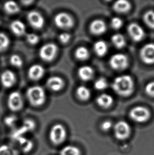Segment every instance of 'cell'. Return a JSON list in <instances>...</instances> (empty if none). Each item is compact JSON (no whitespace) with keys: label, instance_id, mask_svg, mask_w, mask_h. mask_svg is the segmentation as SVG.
Masks as SVG:
<instances>
[{"label":"cell","instance_id":"cell-1","mask_svg":"<svg viewBox=\"0 0 154 155\" xmlns=\"http://www.w3.org/2000/svg\"><path fill=\"white\" fill-rule=\"evenodd\" d=\"M112 87L117 94L121 97H128L133 92L134 83L130 76H119L114 80Z\"/></svg>","mask_w":154,"mask_h":155},{"label":"cell","instance_id":"cell-2","mask_svg":"<svg viewBox=\"0 0 154 155\" xmlns=\"http://www.w3.org/2000/svg\"><path fill=\"white\" fill-rule=\"evenodd\" d=\"M27 96L30 103L34 107H39L46 101V93L40 86H33L28 88Z\"/></svg>","mask_w":154,"mask_h":155},{"label":"cell","instance_id":"cell-3","mask_svg":"<svg viewBox=\"0 0 154 155\" xmlns=\"http://www.w3.org/2000/svg\"><path fill=\"white\" fill-rule=\"evenodd\" d=\"M50 140L54 145H60L67 138V131L61 124H56L53 126L49 134Z\"/></svg>","mask_w":154,"mask_h":155},{"label":"cell","instance_id":"cell-4","mask_svg":"<svg viewBox=\"0 0 154 155\" xmlns=\"http://www.w3.org/2000/svg\"><path fill=\"white\" fill-rule=\"evenodd\" d=\"M131 120L138 123L147 121L150 117V111L145 107L138 106L131 109L129 113Z\"/></svg>","mask_w":154,"mask_h":155},{"label":"cell","instance_id":"cell-5","mask_svg":"<svg viewBox=\"0 0 154 155\" xmlns=\"http://www.w3.org/2000/svg\"><path fill=\"white\" fill-rule=\"evenodd\" d=\"M58 47L53 43H48L42 46L39 51V56L43 61H51L56 56Z\"/></svg>","mask_w":154,"mask_h":155},{"label":"cell","instance_id":"cell-6","mask_svg":"<svg viewBox=\"0 0 154 155\" xmlns=\"http://www.w3.org/2000/svg\"><path fill=\"white\" fill-rule=\"evenodd\" d=\"M54 22L57 27L68 29L73 27V19L70 15L66 12H60L54 17Z\"/></svg>","mask_w":154,"mask_h":155},{"label":"cell","instance_id":"cell-7","mask_svg":"<svg viewBox=\"0 0 154 155\" xmlns=\"http://www.w3.org/2000/svg\"><path fill=\"white\" fill-rule=\"evenodd\" d=\"M115 137L119 140L128 138L130 134V127L127 122L119 121L114 126Z\"/></svg>","mask_w":154,"mask_h":155},{"label":"cell","instance_id":"cell-8","mask_svg":"<svg viewBox=\"0 0 154 155\" xmlns=\"http://www.w3.org/2000/svg\"><path fill=\"white\" fill-rule=\"evenodd\" d=\"M109 64L113 69L116 70H123L126 68L128 65V59L125 54H116L111 57Z\"/></svg>","mask_w":154,"mask_h":155},{"label":"cell","instance_id":"cell-9","mask_svg":"<svg viewBox=\"0 0 154 155\" xmlns=\"http://www.w3.org/2000/svg\"><path fill=\"white\" fill-rule=\"evenodd\" d=\"M142 61L146 64H154V44L148 43L144 45L140 51Z\"/></svg>","mask_w":154,"mask_h":155},{"label":"cell","instance_id":"cell-10","mask_svg":"<svg viewBox=\"0 0 154 155\" xmlns=\"http://www.w3.org/2000/svg\"><path fill=\"white\" fill-rule=\"evenodd\" d=\"M23 98L18 92H13L9 95L8 99V105L13 111H19L23 107Z\"/></svg>","mask_w":154,"mask_h":155},{"label":"cell","instance_id":"cell-11","mask_svg":"<svg viewBox=\"0 0 154 155\" xmlns=\"http://www.w3.org/2000/svg\"><path fill=\"white\" fill-rule=\"evenodd\" d=\"M127 31L130 38L136 42L141 41L145 36L144 29L137 23H130L128 27Z\"/></svg>","mask_w":154,"mask_h":155},{"label":"cell","instance_id":"cell-12","mask_svg":"<svg viewBox=\"0 0 154 155\" xmlns=\"http://www.w3.org/2000/svg\"><path fill=\"white\" fill-rule=\"evenodd\" d=\"M27 19L31 26L37 29H41L44 25L43 17L36 11H30L27 15Z\"/></svg>","mask_w":154,"mask_h":155},{"label":"cell","instance_id":"cell-13","mask_svg":"<svg viewBox=\"0 0 154 155\" xmlns=\"http://www.w3.org/2000/svg\"><path fill=\"white\" fill-rule=\"evenodd\" d=\"M15 82L16 77L14 73L11 71L6 70L1 75V82L2 85L6 88H10L13 86Z\"/></svg>","mask_w":154,"mask_h":155},{"label":"cell","instance_id":"cell-14","mask_svg":"<svg viewBox=\"0 0 154 155\" xmlns=\"http://www.w3.org/2000/svg\"><path fill=\"white\" fill-rule=\"evenodd\" d=\"M46 84L50 90L54 92H58L63 88L65 83L60 77L54 76L49 78Z\"/></svg>","mask_w":154,"mask_h":155},{"label":"cell","instance_id":"cell-15","mask_svg":"<svg viewBox=\"0 0 154 155\" xmlns=\"http://www.w3.org/2000/svg\"><path fill=\"white\" fill-rule=\"evenodd\" d=\"M90 31L95 35H101L107 30V25L104 21L99 19L92 21L89 27Z\"/></svg>","mask_w":154,"mask_h":155},{"label":"cell","instance_id":"cell-16","mask_svg":"<svg viewBox=\"0 0 154 155\" xmlns=\"http://www.w3.org/2000/svg\"><path fill=\"white\" fill-rule=\"evenodd\" d=\"M45 73V70L41 65L34 64L30 67L28 71V75L30 79L38 81L42 78Z\"/></svg>","mask_w":154,"mask_h":155},{"label":"cell","instance_id":"cell-17","mask_svg":"<svg viewBox=\"0 0 154 155\" xmlns=\"http://www.w3.org/2000/svg\"><path fill=\"white\" fill-rule=\"evenodd\" d=\"M94 74L92 68L87 65L80 67L78 71L79 78L84 81H88L91 80L94 76Z\"/></svg>","mask_w":154,"mask_h":155},{"label":"cell","instance_id":"cell-18","mask_svg":"<svg viewBox=\"0 0 154 155\" xmlns=\"http://www.w3.org/2000/svg\"><path fill=\"white\" fill-rule=\"evenodd\" d=\"M11 30L15 35L21 36L25 34L26 28L25 25L20 20H14L11 23Z\"/></svg>","mask_w":154,"mask_h":155},{"label":"cell","instance_id":"cell-19","mask_svg":"<svg viewBox=\"0 0 154 155\" xmlns=\"http://www.w3.org/2000/svg\"><path fill=\"white\" fill-rule=\"evenodd\" d=\"M94 50L98 56L102 57L104 56L108 52V47L105 41L103 40H99L94 44Z\"/></svg>","mask_w":154,"mask_h":155},{"label":"cell","instance_id":"cell-20","mask_svg":"<svg viewBox=\"0 0 154 155\" xmlns=\"http://www.w3.org/2000/svg\"><path fill=\"white\" fill-rule=\"evenodd\" d=\"M113 97L108 94H102L97 99V102L100 107L104 108H108L111 107L113 103Z\"/></svg>","mask_w":154,"mask_h":155},{"label":"cell","instance_id":"cell-21","mask_svg":"<svg viewBox=\"0 0 154 155\" xmlns=\"http://www.w3.org/2000/svg\"><path fill=\"white\" fill-rule=\"evenodd\" d=\"M130 8V3L126 0H119L114 4V9L117 12L124 13L128 12Z\"/></svg>","mask_w":154,"mask_h":155},{"label":"cell","instance_id":"cell-22","mask_svg":"<svg viewBox=\"0 0 154 155\" xmlns=\"http://www.w3.org/2000/svg\"><path fill=\"white\" fill-rule=\"evenodd\" d=\"M111 42L117 48L121 49L124 47L126 41L125 37L122 34H116L111 37Z\"/></svg>","mask_w":154,"mask_h":155},{"label":"cell","instance_id":"cell-23","mask_svg":"<svg viewBox=\"0 0 154 155\" xmlns=\"http://www.w3.org/2000/svg\"><path fill=\"white\" fill-rule=\"evenodd\" d=\"M77 95L79 99L82 101H86L89 99L91 95V92L89 88L83 85L78 87L76 91Z\"/></svg>","mask_w":154,"mask_h":155},{"label":"cell","instance_id":"cell-24","mask_svg":"<svg viewBox=\"0 0 154 155\" xmlns=\"http://www.w3.org/2000/svg\"><path fill=\"white\" fill-rule=\"evenodd\" d=\"M18 141H19L21 150L24 153L29 152L34 146V144L31 140L25 138L23 137L19 138Z\"/></svg>","mask_w":154,"mask_h":155},{"label":"cell","instance_id":"cell-25","mask_svg":"<svg viewBox=\"0 0 154 155\" xmlns=\"http://www.w3.org/2000/svg\"><path fill=\"white\" fill-rule=\"evenodd\" d=\"M75 57L79 61H85L89 57V52L85 47H80L75 51Z\"/></svg>","mask_w":154,"mask_h":155},{"label":"cell","instance_id":"cell-26","mask_svg":"<svg viewBox=\"0 0 154 155\" xmlns=\"http://www.w3.org/2000/svg\"><path fill=\"white\" fill-rule=\"evenodd\" d=\"M4 8L6 12L11 15L15 14L20 11L19 5L14 1H8L5 2Z\"/></svg>","mask_w":154,"mask_h":155},{"label":"cell","instance_id":"cell-27","mask_svg":"<svg viewBox=\"0 0 154 155\" xmlns=\"http://www.w3.org/2000/svg\"><path fill=\"white\" fill-rule=\"evenodd\" d=\"M0 155H19L17 149L10 145L0 146Z\"/></svg>","mask_w":154,"mask_h":155},{"label":"cell","instance_id":"cell-28","mask_svg":"<svg viewBox=\"0 0 154 155\" xmlns=\"http://www.w3.org/2000/svg\"><path fill=\"white\" fill-rule=\"evenodd\" d=\"M60 155H81V151L78 148L69 145L63 148Z\"/></svg>","mask_w":154,"mask_h":155},{"label":"cell","instance_id":"cell-29","mask_svg":"<svg viewBox=\"0 0 154 155\" xmlns=\"http://www.w3.org/2000/svg\"><path fill=\"white\" fill-rule=\"evenodd\" d=\"M144 22L148 27L154 29V11L149 10L147 11L143 17Z\"/></svg>","mask_w":154,"mask_h":155},{"label":"cell","instance_id":"cell-30","mask_svg":"<svg viewBox=\"0 0 154 155\" xmlns=\"http://www.w3.org/2000/svg\"><path fill=\"white\" fill-rule=\"evenodd\" d=\"M10 41L5 34L0 32V52L5 51L8 48Z\"/></svg>","mask_w":154,"mask_h":155},{"label":"cell","instance_id":"cell-31","mask_svg":"<svg viewBox=\"0 0 154 155\" xmlns=\"http://www.w3.org/2000/svg\"><path fill=\"white\" fill-rule=\"evenodd\" d=\"M108 86V83L104 78H99L94 83V87L99 91L104 90Z\"/></svg>","mask_w":154,"mask_h":155},{"label":"cell","instance_id":"cell-32","mask_svg":"<svg viewBox=\"0 0 154 155\" xmlns=\"http://www.w3.org/2000/svg\"><path fill=\"white\" fill-rule=\"evenodd\" d=\"M11 64L14 67L20 68L23 65V61L18 54H13L10 58Z\"/></svg>","mask_w":154,"mask_h":155},{"label":"cell","instance_id":"cell-33","mask_svg":"<svg viewBox=\"0 0 154 155\" xmlns=\"http://www.w3.org/2000/svg\"><path fill=\"white\" fill-rule=\"evenodd\" d=\"M111 27L113 29L118 30L122 27L123 25V21L119 17H114L111 19Z\"/></svg>","mask_w":154,"mask_h":155},{"label":"cell","instance_id":"cell-34","mask_svg":"<svg viewBox=\"0 0 154 155\" xmlns=\"http://www.w3.org/2000/svg\"><path fill=\"white\" fill-rule=\"evenodd\" d=\"M22 127L24 128V129L26 131V132H29V131H31L32 130H34V129L36 127V124L33 120L27 119L24 121L23 126Z\"/></svg>","mask_w":154,"mask_h":155},{"label":"cell","instance_id":"cell-35","mask_svg":"<svg viewBox=\"0 0 154 155\" xmlns=\"http://www.w3.org/2000/svg\"><path fill=\"white\" fill-rule=\"evenodd\" d=\"M26 38L27 42L32 45L38 44L39 41V37L38 35L34 33L27 34Z\"/></svg>","mask_w":154,"mask_h":155},{"label":"cell","instance_id":"cell-36","mask_svg":"<svg viewBox=\"0 0 154 155\" xmlns=\"http://www.w3.org/2000/svg\"><path fill=\"white\" fill-rule=\"evenodd\" d=\"M17 117L14 115H9L5 118L4 122L6 125L9 127H13L16 124Z\"/></svg>","mask_w":154,"mask_h":155},{"label":"cell","instance_id":"cell-37","mask_svg":"<svg viewBox=\"0 0 154 155\" xmlns=\"http://www.w3.org/2000/svg\"><path fill=\"white\" fill-rule=\"evenodd\" d=\"M146 93L151 97H154V82H150L146 85L145 87Z\"/></svg>","mask_w":154,"mask_h":155},{"label":"cell","instance_id":"cell-38","mask_svg":"<svg viewBox=\"0 0 154 155\" xmlns=\"http://www.w3.org/2000/svg\"><path fill=\"white\" fill-rule=\"evenodd\" d=\"M70 38H71L70 35L66 32L62 33L59 36V39L63 44H66L67 42H69V40H70Z\"/></svg>","mask_w":154,"mask_h":155},{"label":"cell","instance_id":"cell-39","mask_svg":"<svg viewBox=\"0 0 154 155\" xmlns=\"http://www.w3.org/2000/svg\"><path fill=\"white\" fill-rule=\"evenodd\" d=\"M113 127V124L111 122L108 120H107L104 122L101 125V128L104 131H108L109 130H111Z\"/></svg>","mask_w":154,"mask_h":155},{"label":"cell","instance_id":"cell-40","mask_svg":"<svg viewBox=\"0 0 154 155\" xmlns=\"http://www.w3.org/2000/svg\"><path fill=\"white\" fill-rule=\"evenodd\" d=\"M0 23H1V20H0Z\"/></svg>","mask_w":154,"mask_h":155}]
</instances>
